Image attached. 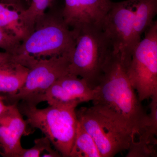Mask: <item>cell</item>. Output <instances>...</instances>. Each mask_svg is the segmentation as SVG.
I'll return each instance as SVG.
<instances>
[{"label":"cell","mask_w":157,"mask_h":157,"mask_svg":"<svg viewBox=\"0 0 157 157\" xmlns=\"http://www.w3.org/2000/svg\"><path fill=\"white\" fill-rule=\"evenodd\" d=\"M35 145L31 148L26 149L23 148L18 157H39L41 156L42 153L46 151L47 153L42 155V157H61L56 150L52 148L51 143L47 137H42L36 139L34 141Z\"/></svg>","instance_id":"obj_17"},{"label":"cell","mask_w":157,"mask_h":157,"mask_svg":"<svg viewBox=\"0 0 157 157\" xmlns=\"http://www.w3.org/2000/svg\"><path fill=\"white\" fill-rule=\"evenodd\" d=\"M13 60L18 62L17 61L15 55L6 52H0V66L6 63L7 62Z\"/></svg>","instance_id":"obj_19"},{"label":"cell","mask_w":157,"mask_h":157,"mask_svg":"<svg viewBox=\"0 0 157 157\" xmlns=\"http://www.w3.org/2000/svg\"><path fill=\"white\" fill-rule=\"evenodd\" d=\"M54 1V0H32L29 8L21 12V19L29 34L33 30L37 21L45 14L46 9L52 6Z\"/></svg>","instance_id":"obj_16"},{"label":"cell","mask_w":157,"mask_h":157,"mask_svg":"<svg viewBox=\"0 0 157 157\" xmlns=\"http://www.w3.org/2000/svg\"><path fill=\"white\" fill-rule=\"evenodd\" d=\"M75 38L62 11L45 12L21 42L16 55L39 59L70 54L74 48Z\"/></svg>","instance_id":"obj_5"},{"label":"cell","mask_w":157,"mask_h":157,"mask_svg":"<svg viewBox=\"0 0 157 157\" xmlns=\"http://www.w3.org/2000/svg\"><path fill=\"white\" fill-rule=\"evenodd\" d=\"M132 50L127 72L140 102L157 94V22Z\"/></svg>","instance_id":"obj_6"},{"label":"cell","mask_w":157,"mask_h":157,"mask_svg":"<svg viewBox=\"0 0 157 157\" xmlns=\"http://www.w3.org/2000/svg\"><path fill=\"white\" fill-rule=\"evenodd\" d=\"M126 62L113 54L104 66L95 88L93 104L104 106L121 116L133 129L135 137L143 132L147 114L131 84Z\"/></svg>","instance_id":"obj_1"},{"label":"cell","mask_w":157,"mask_h":157,"mask_svg":"<svg viewBox=\"0 0 157 157\" xmlns=\"http://www.w3.org/2000/svg\"><path fill=\"white\" fill-rule=\"evenodd\" d=\"M77 120L98 146L101 157H113L128 150L135 133L125 119L104 106L93 104L76 110Z\"/></svg>","instance_id":"obj_2"},{"label":"cell","mask_w":157,"mask_h":157,"mask_svg":"<svg viewBox=\"0 0 157 157\" xmlns=\"http://www.w3.org/2000/svg\"><path fill=\"white\" fill-rule=\"evenodd\" d=\"M69 55L36 59L29 68L24 84L15 94L3 96L9 104L23 101L36 106L40 97L59 79L69 73Z\"/></svg>","instance_id":"obj_7"},{"label":"cell","mask_w":157,"mask_h":157,"mask_svg":"<svg viewBox=\"0 0 157 157\" xmlns=\"http://www.w3.org/2000/svg\"><path fill=\"white\" fill-rule=\"evenodd\" d=\"M29 68L16 61L0 66V94L11 96L18 92L25 82Z\"/></svg>","instance_id":"obj_11"},{"label":"cell","mask_w":157,"mask_h":157,"mask_svg":"<svg viewBox=\"0 0 157 157\" xmlns=\"http://www.w3.org/2000/svg\"><path fill=\"white\" fill-rule=\"evenodd\" d=\"M17 104H8L0 116V146L3 151L0 154L4 157H18L23 148L21 144V137L30 134Z\"/></svg>","instance_id":"obj_10"},{"label":"cell","mask_w":157,"mask_h":157,"mask_svg":"<svg viewBox=\"0 0 157 157\" xmlns=\"http://www.w3.org/2000/svg\"><path fill=\"white\" fill-rule=\"evenodd\" d=\"M70 157H101L94 140L78 121Z\"/></svg>","instance_id":"obj_15"},{"label":"cell","mask_w":157,"mask_h":157,"mask_svg":"<svg viewBox=\"0 0 157 157\" xmlns=\"http://www.w3.org/2000/svg\"><path fill=\"white\" fill-rule=\"evenodd\" d=\"M134 0L112 3L102 28L112 45L113 54L129 62L133 49Z\"/></svg>","instance_id":"obj_8"},{"label":"cell","mask_w":157,"mask_h":157,"mask_svg":"<svg viewBox=\"0 0 157 157\" xmlns=\"http://www.w3.org/2000/svg\"><path fill=\"white\" fill-rule=\"evenodd\" d=\"M134 6L133 48L154 21L157 13V0H134Z\"/></svg>","instance_id":"obj_12"},{"label":"cell","mask_w":157,"mask_h":157,"mask_svg":"<svg viewBox=\"0 0 157 157\" xmlns=\"http://www.w3.org/2000/svg\"><path fill=\"white\" fill-rule=\"evenodd\" d=\"M24 0H1V2L14 6L21 10H24L21 6V2Z\"/></svg>","instance_id":"obj_20"},{"label":"cell","mask_w":157,"mask_h":157,"mask_svg":"<svg viewBox=\"0 0 157 157\" xmlns=\"http://www.w3.org/2000/svg\"><path fill=\"white\" fill-rule=\"evenodd\" d=\"M63 88L75 100L82 102L94 100L95 89L92 88L83 78L69 73L57 80Z\"/></svg>","instance_id":"obj_14"},{"label":"cell","mask_w":157,"mask_h":157,"mask_svg":"<svg viewBox=\"0 0 157 157\" xmlns=\"http://www.w3.org/2000/svg\"><path fill=\"white\" fill-rule=\"evenodd\" d=\"M79 104L74 101L41 109L21 101L17 107L26 117L28 125L39 129L61 156L70 157L78 123L76 108Z\"/></svg>","instance_id":"obj_3"},{"label":"cell","mask_w":157,"mask_h":157,"mask_svg":"<svg viewBox=\"0 0 157 157\" xmlns=\"http://www.w3.org/2000/svg\"><path fill=\"white\" fill-rule=\"evenodd\" d=\"M22 11L0 2V27L8 33L16 37L21 42L29 34L21 19L20 13Z\"/></svg>","instance_id":"obj_13"},{"label":"cell","mask_w":157,"mask_h":157,"mask_svg":"<svg viewBox=\"0 0 157 157\" xmlns=\"http://www.w3.org/2000/svg\"><path fill=\"white\" fill-rule=\"evenodd\" d=\"M112 3L111 0H65L62 15L74 33L88 27H102Z\"/></svg>","instance_id":"obj_9"},{"label":"cell","mask_w":157,"mask_h":157,"mask_svg":"<svg viewBox=\"0 0 157 157\" xmlns=\"http://www.w3.org/2000/svg\"><path fill=\"white\" fill-rule=\"evenodd\" d=\"M74 33L75 43L69 56V73L83 78L94 89L113 54L112 45L102 27H88Z\"/></svg>","instance_id":"obj_4"},{"label":"cell","mask_w":157,"mask_h":157,"mask_svg":"<svg viewBox=\"0 0 157 157\" xmlns=\"http://www.w3.org/2000/svg\"><path fill=\"white\" fill-rule=\"evenodd\" d=\"M21 41L16 37L6 33L0 27V48L5 52L16 55Z\"/></svg>","instance_id":"obj_18"},{"label":"cell","mask_w":157,"mask_h":157,"mask_svg":"<svg viewBox=\"0 0 157 157\" xmlns=\"http://www.w3.org/2000/svg\"><path fill=\"white\" fill-rule=\"evenodd\" d=\"M8 106V104H5L3 96L0 95V116L6 110Z\"/></svg>","instance_id":"obj_21"}]
</instances>
